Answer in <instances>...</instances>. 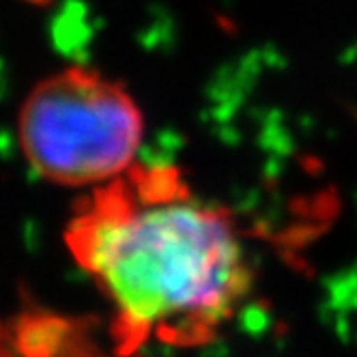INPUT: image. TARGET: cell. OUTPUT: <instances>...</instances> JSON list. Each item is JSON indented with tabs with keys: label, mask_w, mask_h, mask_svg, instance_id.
<instances>
[{
	"label": "cell",
	"mask_w": 357,
	"mask_h": 357,
	"mask_svg": "<svg viewBox=\"0 0 357 357\" xmlns=\"http://www.w3.org/2000/svg\"><path fill=\"white\" fill-rule=\"evenodd\" d=\"M65 241L112 301L125 342H198L252 289L233 215L168 164H134L101 183L75 207Z\"/></svg>",
	"instance_id": "1"
},
{
	"label": "cell",
	"mask_w": 357,
	"mask_h": 357,
	"mask_svg": "<svg viewBox=\"0 0 357 357\" xmlns=\"http://www.w3.org/2000/svg\"><path fill=\"white\" fill-rule=\"evenodd\" d=\"M144 121L123 84L86 67L41 80L24 99L17 134L24 158L47 181L101 185L134 166Z\"/></svg>",
	"instance_id": "2"
}]
</instances>
